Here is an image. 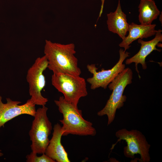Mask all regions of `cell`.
Segmentation results:
<instances>
[{
	"mask_svg": "<svg viewBox=\"0 0 162 162\" xmlns=\"http://www.w3.org/2000/svg\"><path fill=\"white\" fill-rule=\"evenodd\" d=\"M54 102L59 111L63 116L59 120L62 126V136L69 134L80 136H94L96 134L95 129L92 122L85 119L82 111L65 100L63 96H60Z\"/></svg>",
	"mask_w": 162,
	"mask_h": 162,
	"instance_id": "cell-2",
	"label": "cell"
},
{
	"mask_svg": "<svg viewBox=\"0 0 162 162\" xmlns=\"http://www.w3.org/2000/svg\"><path fill=\"white\" fill-rule=\"evenodd\" d=\"M107 16V24L109 30L117 34L123 39L128 31L129 24L127 22L126 15L122 10L120 0H118L116 10L108 14Z\"/></svg>",
	"mask_w": 162,
	"mask_h": 162,
	"instance_id": "cell-13",
	"label": "cell"
},
{
	"mask_svg": "<svg viewBox=\"0 0 162 162\" xmlns=\"http://www.w3.org/2000/svg\"><path fill=\"white\" fill-rule=\"evenodd\" d=\"M53 130L52 136L45 154L55 162H70L68 153L61 142L62 136V126L57 123L54 125Z\"/></svg>",
	"mask_w": 162,
	"mask_h": 162,
	"instance_id": "cell-11",
	"label": "cell"
},
{
	"mask_svg": "<svg viewBox=\"0 0 162 162\" xmlns=\"http://www.w3.org/2000/svg\"><path fill=\"white\" fill-rule=\"evenodd\" d=\"M119 58L116 64L111 69L97 71L98 68L95 64H88L87 68L92 75V76L88 78L87 82L90 85V88L94 90L101 87L106 89L109 84L125 68V65L123 64L124 61L129 56L130 53L121 48L119 51Z\"/></svg>",
	"mask_w": 162,
	"mask_h": 162,
	"instance_id": "cell-8",
	"label": "cell"
},
{
	"mask_svg": "<svg viewBox=\"0 0 162 162\" xmlns=\"http://www.w3.org/2000/svg\"><path fill=\"white\" fill-rule=\"evenodd\" d=\"M138 8L139 20L140 24L142 25H151L160 14L153 0H141Z\"/></svg>",
	"mask_w": 162,
	"mask_h": 162,
	"instance_id": "cell-14",
	"label": "cell"
},
{
	"mask_svg": "<svg viewBox=\"0 0 162 162\" xmlns=\"http://www.w3.org/2000/svg\"><path fill=\"white\" fill-rule=\"evenodd\" d=\"M44 53L48 61L47 68L53 74H81L74 44H62L46 40Z\"/></svg>",
	"mask_w": 162,
	"mask_h": 162,
	"instance_id": "cell-1",
	"label": "cell"
},
{
	"mask_svg": "<svg viewBox=\"0 0 162 162\" xmlns=\"http://www.w3.org/2000/svg\"><path fill=\"white\" fill-rule=\"evenodd\" d=\"M156 26L155 24L144 25L132 22L129 25L128 34L122 40L119 46L124 48L126 51L129 48L132 42L136 40L147 38L155 35L157 32L155 29Z\"/></svg>",
	"mask_w": 162,
	"mask_h": 162,
	"instance_id": "cell-12",
	"label": "cell"
},
{
	"mask_svg": "<svg viewBox=\"0 0 162 162\" xmlns=\"http://www.w3.org/2000/svg\"><path fill=\"white\" fill-rule=\"evenodd\" d=\"M51 83L63 94L66 100L76 106H77L80 98L88 94L86 80L80 76L62 73L53 74Z\"/></svg>",
	"mask_w": 162,
	"mask_h": 162,
	"instance_id": "cell-4",
	"label": "cell"
},
{
	"mask_svg": "<svg viewBox=\"0 0 162 162\" xmlns=\"http://www.w3.org/2000/svg\"><path fill=\"white\" fill-rule=\"evenodd\" d=\"M37 154L32 152L26 155V161L27 162H55L52 159L47 156L45 153L41 156H38Z\"/></svg>",
	"mask_w": 162,
	"mask_h": 162,
	"instance_id": "cell-15",
	"label": "cell"
},
{
	"mask_svg": "<svg viewBox=\"0 0 162 162\" xmlns=\"http://www.w3.org/2000/svg\"><path fill=\"white\" fill-rule=\"evenodd\" d=\"M161 16H162V13H161V14L160 15V17H159V18H159V20H160V22H161V23L162 24V21L161 20V18H162V17L161 18ZM161 20H162V18H161Z\"/></svg>",
	"mask_w": 162,
	"mask_h": 162,
	"instance_id": "cell-18",
	"label": "cell"
},
{
	"mask_svg": "<svg viewBox=\"0 0 162 162\" xmlns=\"http://www.w3.org/2000/svg\"><path fill=\"white\" fill-rule=\"evenodd\" d=\"M105 0H101V2H102V4L101 6V8L100 9V12L99 13V14L98 17V18L100 17H101V14H102V13L103 12V9L104 7V3Z\"/></svg>",
	"mask_w": 162,
	"mask_h": 162,
	"instance_id": "cell-16",
	"label": "cell"
},
{
	"mask_svg": "<svg viewBox=\"0 0 162 162\" xmlns=\"http://www.w3.org/2000/svg\"><path fill=\"white\" fill-rule=\"evenodd\" d=\"M48 65V60L44 55L37 58L27 71L26 78L31 96L28 100L35 105L45 106L48 101V99L42 96L41 92L46 85L43 72Z\"/></svg>",
	"mask_w": 162,
	"mask_h": 162,
	"instance_id": "cell-7",
	"label": "cell"
},
{
	"mask_svg": "<svg viewBox=\"0 0 162 162\" xmlns=\"http://www.w3.org/2000/svg\"><path fill=\"white\" fill-rule=\"evenodd\" d=\"M133 74L130 68H125L108 86L112 92L104 107L97 113L99 116H107L108 125L114 121L117 110L123 107L126 100L123 94L126 86L132 82Z\"/></svg>",
	"mask_w": 162,
	"mask_h": 162,
	"instance_id": "cell-3",
	"label": "cell"
},
{
	"mask_svg": "<svg viewBox=\"0 0 162 162\" xmlns=\"http://www.w3.org/2000/svg\"><path fill=\"white\" fill-rule=\"evenodd\" d=\"M48 108L45 106L37 110L29 132L32 152L37 154L45 153L49 143V136L52 129V124L47 116Z\"/></svg>",
	"mask_w": 162,
	"mask_h": 162,
	"instance_id": "cell-5",
	"label": "cell"
},
{
	"mask_svg": "<svg viewBox=\"0 0 162 162\" xmlns=\"http://www.w3.org/2000/svg\"><path fill=\"white\" fill-rule=\"evenodd\" d=\"M162 31L161 29L157 30L154 38L148 41H145L139 39L138 42L141 44L140 49L139 52L133 57L127 59L125 61L126 64H129L133 63H135L136 70L140 78L139 71L137 68L138 64H140L143 69L147 68L145 60L146 57L154 50L160 52L161 50L156 48L157 44L162 41Z\"/></svg>",
	"mask_w": 162,
	"mask_h": 162,
	"instance_id": "cell-10",
	"label": "cell"
},
{
	"mask_svg": "<svg viewBox=\"0 0 162 162\" xmlns=\"http://www.w3.org/2000/svg\"><path fill=\"white\" fill-rule=\"evenodd\" d=\"M115 136L118 139L116 142L112 145L111 149H112L118 142L124 140L127 145L124 148V154L125 157L134 159L136 154H139L140 157L139 161H150L149 152L151 145L140 131L137 130H129L123 128L118 130Z\"/></svg>",
	"mask_w": 162,
	"mask_h": 162,
	"instance_id": "cell-6",
	"label": "cell"
},
{
	"mask_svg": "<svg viewBox=\"0 0 162 162\" xmlns=\"http://www.w3.org/2000/svg\"><path fill=\"white\" fill-rule=\"evenodd\" d=\"M7 103H4L0 95V128L4 127L5 123L13 118L22 114L34 117L36 113L35 105L28 100L22 105L21 102L6 98Z\"/></svg>",
	"mask_w": 162,
	"mask_h": 162,
	"instance_id": "cell-9",
	"label": "cell"
},
{
	"mask_svg": "<svg viewBox=\"0 0 162 162\" xmlns=\"http://www.w3.org/2000/svg\"><path fill=\"white\" fill-rule=\"evenodd\" d=\"M1 150H0V157L2 156L3 155V154L1 152Z\"/></svg>",
	"mask_w": 162,
	"mask_h": 162,
	"instance_id": "cell-17",
	"label": "cell"
}]
</instances>
